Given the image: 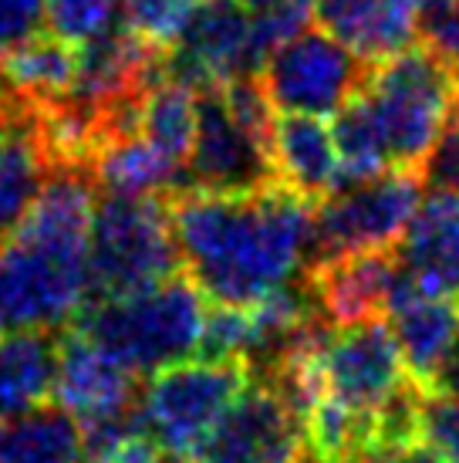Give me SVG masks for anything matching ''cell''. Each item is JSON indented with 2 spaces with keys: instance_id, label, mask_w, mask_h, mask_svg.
<instances>
[{
  "instance_id": "ac0fdd59",
  "label": "cell",
  "mask_w": 459,
  "mask_h": 463,
  "mask_svg": "<svg viewBox=\"0 0 459 463\" xmlns=\"http://www.w3.org/2000/svg\"><path fill=\"white\" fill-rule=\"evenodd\" d=\"M270 156L277 183L291 186L294 194H301L311 203L342 186L338 146L321 116L277 112L270 126Z\"/></svg>"
},
{
  "instance_id": "4316f807",
  "label": "cell",
  "mask_w": 459,
  "mask_h": 463,
  "mask_svg": "<svg viewBox=\"0 0 459 463\" xmlns=\"http://www.w3.org/2000/svg\"><path fill=\"white\" fill-rule=\"evenodd\" d=\"M419 430L422 439L443 457V463H459V396L426 389Z\"/></svg>"
},
{
  "instance_id": "603a6c76",
  "label": "cell",
  "mask_w": 459,
  "mask_h": 463,
  "mask_svg": "<svg viewBox=\"0 0 459 463\" xmlns=\"http://www.w3.org/2000/svg\"><path fill=\"white\" fill-rule=\"evenodd\" d=\"M136 132L145 142H153L166 159L186 169L192 132H196V91L166 75L153 81L139 99Z\"/></svg>"
},
{
  "instance_id": "6da1fadb",
  "label": "cell",
  "mask_w": 459,
  "mask_h": 463,
  "mask_svg": "<svg viewBox=\"0 0 459 463\" xmlns=\"http://www.w3.org/2000/svg\"><path fill=\"white\" fill-rule=\"evenodd\" d=\"M166 200L179 264L213 305L250 308L314 270V203L284 183Z\"/></svg>"
},
{
  "instance_id": "5b68a950",
  "label": "cell",
  "mask_w": 459,
  "mask_h": 463,
  "mask_svg": "<svg viewBox=\"0 0 459 463\" xmlns=\"http://www.w3.org/2000/svg\"><path fill=\"white\" fill-rule=\"evenodd\" d=\"M179 247L163 196L102 194L89 227V301H105L176 274Z\"/></svg>"
},
{
  "instance_id": "d6986e66",
  "label": "cell",
  "mask_w": 459,
  "mask_h": 463,
  "mask_svg": "<svg viewBox=\"0 0 459 463\" xmlns=\"http://www.w3.org/2000/svg\"><path fill=\"white\" fill-rule=\"evenodd\" d=\"M389 328L396 335L406 373L422 389H429L459 338V301L446 295L408 291L389 308Z\"/></svg>"
},
{
  "instance_id": "e0dca14e",
  "label": "cell",
  "mask_w": 459,
  "mask_h": 463,
  "mask_svg": "<svg viewBox=\"0 0 459 463\" xmlns=\"http://www.w3.org/2000/svg\"><path fill=\"white\" fill-rule=\"evenodd\" d=\"M54 163L58 159L41 112L21 99H11L0 126V241L24 220Z\"/></svg>"
},
{
  "instance_id": "484cf974",
  "label": "cell",
  "mask_w": 459,
  "mask_h": 463,
  "mask_svg": "<svg viewBox=\"0 0 459 463\" xmlns=\"http://www.w3.org/2000/svg\"><path fill=\"white\" fill-rule=\"evenodd\" d=\"M115 21V0H44V24L52 34L81 44Z\"/></svg>"
},
{
  "instance_id": "cb8c5ba5",
  "label": "cell",
  "mask_w": 459,
  "mask_h": 463,
  "mask_svg": "<svg viewBox=\"0 0 459 463\" xmlns=\"http://www.w3.org/2000/svg\"><path fill=\"white\" fill-rule=\"evenodd\" d=\"M200 0H115V17L139 38L166 48Z\"/></svg>"
},
{
  "instance_id": "4fadbf2b",
  "label": "cell",
  "mask_w": 459,
  "mask_h": 463,
  "mask_svg": "<svg viewBox=\"0 0 459 463\" xmlns=\"http://www.w3.org/2000/svg\"><path fill=\"white\" fill-rule=\"evenodd\" d=\"M142 375L115 359L91 335L71 328L58 338V375L54 392L64 410L85 426L132 423L136 426V399Z\"/></svg>"
},
{
  "instance_id": "5bb4252c",
  "label": "cell",
  "mask_w": 459,
  "mask_h": 463,
  "mask_svg": "<svg viewBox=\"0 0 459 463\" xmlns=\"http://www.w3.org/2000/svg\"><path fill=\"white\" fill-rule=\"evenodd\" d=\"M311 278L318 284L321 305L334 325L382 318L398 298L419 291L392 247L334 258L328 264H318L311 270Z\"/></svg>"
},
{
  "instance_id": "3957f363",
  "label": "cell",
  "mask_w": 459,
  "mask_h": 463,
  "mask_svg": "<svg viewBox=\"0 0 459 463\" xmlns=\"http://www.w3.org/2000/svg\"><path fill=\"white\" fill-rule=\"evenodd\" d=\"M459 102V78L426 44L369 65L361 89L334 112L342 183L385 169L419 173Z\"/></svg>"
},
{
  "instance_id": "83f0119b",
  "label": "cell",
  "mask_w": 459,
  "mask_h": 463,
  "mask_svg": "<svg viewBox=\"0 0 459 463\" xmlns=\"http://www.w3.org/2000/svg\"><path fill=\"white\" fill-rule=\"evenodd\" d=\"M419 38L459 78V0H429L426 14H422Z\"/></svg>"
},
{
  "instance_id": "9a60e30c",
  "label": "cell",
  "mask_w": 459,
  "mask_h": 463,
  "mask_svg": "<svg viewBox=\"0 0 459 463\" xmlns=\"http://www.w3.org/2000/svg\"><path fill=\"white\" fill-rule=\"evenodd\" d=\"M412 284L426 295H459V190L433 186L396 241Z\"/></svg>"
},
{
  "instance_id": "ba28073f",
  "label": "cell",
  "mask_w": 459,
  "mask_h": 463,
  "mask_svg": "<svg viewBox=\"0 0 459 463\" xmlns=\"http://www.w3.org/2000/svg\"><path fill=\"white\" fill-rule=\"evenodd\" d=\"M369 75V61L332 38L328 31L304 27L270 54L257 71L274 112L334 116Z\"/></svg>"
},
{
  "instance_id": "2e32d148",
  "label": "cell",
  "mask_w": 459,
  "mask_h": 463,
  "mask_svg": "<svg viewBox=\"0 0 459 463\" xmlns=\"http://www.w3.org/2000/svg\"><path fill=\"white\" fill-rule=\"evenodd\" d=\"M429 0H311V11L332 38L369 65L419 44Z\"/></svg>"
},
{
  "instance_id": "7a4b0ae2",
  "label": "cell",
  "mask_w": 459,
  "mask_h": 463,
  "mask_svg": "<svg viewBox=\"0 0 459 463\" xmlns=\"http://www.w3.org/2000/svg\"><path fill=\"white\" fill-rule=\"evenodd\" d=\"M95 180L54 163L38 200L0 247V335L54 332L89 301V227Z\"/></svg>"
},
{
  "instance_id": "4dcf8cb0",
  "label": "cell",
  "mask_w": 459,
  "mask_h": 463,
  "mask_svg": "<svg viewBox=\"0 0 459 463\" xmlns=\"http://www.w3.org/2000/svg\"><path fill=\"white\" fill-rule=\"evenodd\" d=\"M344 463H443V457L422 437H371L365 447H358Z\"/></svg>"
},
{
  "instance_id": "f546056e",
  "label": "cell",
  "mask_w": 459,
  "mask_h": 463,
  "mask_svg": "<svg viewBox=\"0 0 459 463\" xmlns=\"http://www.w3.org/2000/svg\"><path fill=\"white\" fill-rule=\"evenodd\" d=\"M41 27L44 0H0V61L24 41L38 38Z\"/></svg>"
},
{
  "instance_id": "1f68e13d",
  "label": "cell",
  "mask_w": 459,
  "mask_h": 463,
  "mask_svg": "<svg viewBox=\"0 0 459 463\" xmlns=\"http://www.w3.org/2000/svg\"><path fill=\"white\" fill-rule=\"evenodd\" d=\"M108 463H196L190 457H179V453L159 450L153 439H145L142 433H132V437L115 450V457Z\"/></svg>"
},
{
  "instance_id": "52a82bcc",
  "label": "cell",
  "mask_w": 459,
  "mask_h": 463,
  "mask_svg": "<svg viewBox=\"0 0 459 463\" xmlns=\"http://www.w3.org/2000/svg\"><path fill=\"white\" fill-rule=\"evenodd\" d=\"M419 200L416 169H385L334 186L314 203V268L358 250L396 247Z\"/></svg>"
},
{
  "instance_id": "277c9868",
  "label": "cell",
  "mask_w": 459,
  "mask_h": 463,
  "mask_svg": "<svg viewBox=\"0 0 459 463\" xmlns=\"http://www.w3.org/2000/svg\"><path fill=\"white\" fill-rule=\"evenodd\" d=\"M203 322V291L183 270L139 291L91 301L75 318L81 332L108 348L136 375L190 359L200 348Z\"/></svg>"
},
{
  "instance_id": "9c48e42d",
  "label": "cell",
  "mask_w": 459,
  "mask_h": 463,
  "mask_svg": "<svg viewBox=\"0 0 459 463\" xmlns=\"http://www.w3.org/2000/svg\"><path fill=\"white\" fill-rule=\"evenodd\" d=\"M267 183H277L270 129H260L237 116L220 89L196 91V132L186 159V190L233 194Z\"/></svg>"
},
{
  "instance_id": "30bf717a",
  "label": "cell",
  "mask_w": 459,
  "mask_h": 463,
  "mask_svg": "<svg viewBox=\"0 0 459 463\" xmlns=\"http://www.w3.org/2000/svg\"><path fill=\"white\" fill-rule=\"evenodd\" d=\"M318 396H332L342 406L379 416L389 399L406 386V373L396 335L385 318L332 325L318 348Z\"/></svg>"
},
{
  "instance_id": "d6a6232c",
  "label": "cell",
  "mask_w": 459,
  "mask_h": 463,
  "mask_svg": "<svg viewBox=\"0 0 459 463\" xmlns=\"http://www.w3.org/2000/svg\"><path fill=\"white\" fill-rule=\"evenodd\" d=\"M429 392H443V396H459V338L456 345L449 348V355L443 359L439 373H436Z\"/></svg>"
},
{
  "instance_id": "ffe728a7",
  "label": "cell",
  "mask_w": 459,
  "mask_h": 463,
  "mask_svg": "<svg viewBox=\"0 0 459 463\" xmlns=\"http://www.w3.org/2000/svg\"><path fill=\"white\" fill-rule=\"evenodd\" d=\"M78 78V44L58 38V34H38L14 48L0 61V85L7 95L34 109H54L61 105Z\"/></svg>"
},
{
  "instance_id": "836d02e7",
  "label": "cell",
  "mask_w": 459,
  "mask_h": 463,
  "mask_svg": "<svg viewBox=\"0 0 459 463\" xmlns=\"http://www.w3.org/2000/svg\"><path fill=\"white\" fill-rule=\"evenodd\" d=\"M243 7H250V11H257V7H267V4H277V0H240Z\"/></svg>"
},
{
  "instance_id": "7c38bea8",
  "label": "cell",
  "mask_w": 459,
  "mask_h": 463,
  "mask_svg": "<svg viewBox=\"0 0 459 463\" xmlns=\"http://www.w3.org/2000/svg\"><path fill=\"white\" fill-rule=\"evenodd\" d=\"M196 463H318L307 447L301 410L277 389L247 379L243 392L220 416Z\"/></svg>"
},
{
  "instance_id": "7402d4cb",
  "label": "cell",
  "mask_w": 459,
  "mask_h": 463,
  "mask_svg": "<svg viewBox=\"0 0 459 463\" xmlns=\"http://www.w3.org/2000/svg\"><path fill=\"white\" fill-rule=\"evenodd\" d=\"M58 375L54 332L0 335V420L48 402Z\"/></svg>"
},
{
  "instance_id": "44dd1931",
  "label": "cell",
  "mask_w": 459,
  "mask_h": 463,
  "mask_svg": "<svg viewBox=\"0 0 459 463\" xmlns=\"http://www.w3.org/2000/svg\"><path fill=\"white\" fill-rule=\"evenodd\" d=\"M85 430L61 402L0 420V463H81Z\"/></svg>"
},
{
  "instance_id": "d4e9b609",
  "label": "cell",
  "mask_w": 459,
  "mask_h": 463,
  "mask_svg": "<svg viewBox=\"0 0 459 463\" xmlns=\"http://www.w3.org/2000/svg\"><path fill=\"white\" fill-rule=\"evenodd\" d=\"M311 0H277V4H267V7H257L254 11V58L257 68H264L270 54L277 52L281 44L301 34L307 24H311Z\"/></svg>"
},
{
  "instance_id": "8fae6325",
  "label": "cell",
  "mask_w": 459,
  "mask_h": 463,
  "mask_svg": "<svg viewBox=\"0 0 459 463\" xmlns=\"http://www.w3.org/2000/svg\"><path fill=\"white\" fill-rule=\"evenodd\" d=\"M254 11L240 0H200L166 44V78L192 91L257 75Z\"/></svg>"
},
{
  "instance_id": "f1b7e54d",
  "label": "cell",
  "mask_w": 459,
  "mask_h": 463,
  "mask_svg": "<svg viewBox=\"0 0 459 463\" xmlns=\"http://www.w3.org/2000/svg\"><path fill=\"white\" fill-rule=\"evenodd\" d=\"M419 173L429 180V186L459 190V102L453 105L446 126H443V132H439L436 146L429 149Z\"/></svg>"
},
{
  "instance_id": "8992f818",
  "label": "cell",
  "mask_w": 459,
  "mask_h": 463,
  "mask_svg": "<svg viewBox=\"0 0 459 463\" xmlns=\"http://www.w3.org/2000/svg\"><path fill=\"white\" fill-rule=\"evenodd\" d=\"M247 386L237 359H183L149 373L136 399V430L159 450L196 460L220 416Z\"/></svg>"
}]
</instances>
